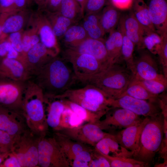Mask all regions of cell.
<instances>
[{"mask_svg":"<svg viewBox=\"0 0 167 167\" xmlns=\"http://www.w3.org/2000/svg\"><path fill=\"white\" fill-rule=\"evenodd\" d=\"M32 78L47 99L62 94L70 89L77 79L66 60L58 56L36 71L32 76Z\"/></svg>","mask_w":167,"mask_h":167,"instance_id":"obj_1","label":"cell"},{"mask_svg":"<svg viewBox=\"0 0 167 167\" xmlns=\"http://www.w3.org/2000/svg\"><path fill=\"white\" fill-rule=\"evenodd\" d=\"M45 103V98L41 88L32 79L27 81L22 114L28 129L40 137L46 136L48 128Z\"/></svg>","mask_w":167,"mask_h":167,"instance_id":"obj_2","label":"cell"},{"mask_svg":"<svg viewBox=\"0 0 167 167\" xmlns=\"http://www.w3.org/2000/svg\"><path fill=\"white\" fill-rule=\"evenodd\" d=\"M164 117L162 112L149 117L142 131L132 158L149 165L158 152L164 137Z\"/></svg>","mask_w":167,"mask_h":167,"instance_id":"obj_3","label":"cell"},{"mask_svg":"<svg viewBox=\"0 0 167 167\" xmlns=\"http://www.w3.org/2000/svg\"><path fill=\"white\" fill-rule=\"evenodd\" d=\"M133 79L132 72L122 62L113 64L102 71L91 84L109 98L116 99L125 91Z\"/></svg>","mask_w":167,"mask_h":167,"instance_id":"obj_4","label":"cell"},{"mask_svg":"<svg viewBox=\"0 0 167 167\" xmlns=\"http://www.w3.org/2000/svg\"><path fill=\"white\" fill-rule=\"evenodd\" d=\"M54 99H66L76 103L92 112L105 115L111 108L109 98L100 89L87 84L79 89H70Z\"/></svg>","mask_w":167,"mask_h":167,"instance_id":"obj_5","label":"cell"},{"mask_svg":"<svg viewBox=\"0 0 167 167\" xmlns=\"http://www.w3.org/2000/svg\"><path fill=\"white\" fill-rule=\"evenodd\" d=\"M64 58L71 64L77 79L84 84H91L102 71L106 68L93 56L80 54L67 48Z\"/></svg>","mask_w":167,"mask_h":167,"instance_id":"obj_6","label":"cell"},{"mask_svg":"<svg viewBox=\"0 0 167 167\" xmlns=\"http://www.w3.org/2000/svg\"><path fill=\"white\" fill-rule=\"evenodd\" d=\"M41 137L28 128L15 139L11 152L21 167L39 166L38 145Z\"/></svg>","mask_w":167,"mask_h":167,"instance_id":"obj_7","label":"cell"},{"mask_svg":"<svg viewBox=\"0 0 167 167\" xmlns=\"http://www.w3.org/2000/svg\"><path fill=\"white\" fill-rule=\"evenodd\" d=\"M38 165L70 167L69 162L54 138L41 137L38 145Z\"/></svg>","mask_w":167,"mask_h":167,"instance_id":"obj_8","label":"cell"},{"mask_svg":"<svg viewBox=\"0 0 167 167\" xmlns=\"http://www.w3.org/2000/svg\"><path fill=\"white\" fill-rule=\"evenodd\" d=\"M138 50L139 55L134 58L133 79L154 80L167 84V78L160 71L153 55L145 49Z\"/></svg>","mask_w":167,"mask_h":167,"instance_id":"obj_9","label":"cell"},{"mask_svg":"<svg viewBox=\"0 0 167 167\" xmlns=\"http://www.w3.org/2000/svg\"><path fill=\"white\" fill-rule=\"evenodd\" d=\"M109 104L111 107H119L130 110L140 116L152 117L161 112L158 97L155 101L137 99L124 96L116 99L109 98Z\"/></svg>","mask_w":167,"mask_h":167,"instance_id":"obj_10","label":"cell"},{"mask_svg":"<svg viewBox=\"0 0 167 167\" xmlns=\"http://www.w3.org/2000/svg\"><path fill=\"white\" fill-rule=\"evenodd\" d=\"M26 82L0 78V106L22 114Z\"/></svg>","mask_w":167,"mask_h":167,"instance_id":"obj_11","label":"cell"},{"mask_svg":"<svg viewBox=\"0 0 167 167\" xmlns=\"http://www.w3.org/2000/svg\"><path fill=\"white\" fill-rule=\"evenodd\" d=\"M105 115L104 119L95 123L102 130L123 129L143 119L129 110L119 107H111Z\"/></svg>","mask_w":167,"mask_h":167,"instance_id":"obj_12","label":"cell"},{"mask_svg":"<svg viewBox=\"0 0 167 167\" xmlns=\"http://www.w3.org/2000/svg\"><path fill=\"white\" fill-rule=\"evenodd\" d=\"M28 24L36 30L40 42L55 56L60 52L57 38L43 10L33 12Z\"/></svg>","mask_w":167,"mask_h":167,"instance_id":"obj_13","label":"cell"},{"mask_svg":"<svg viewBox=\"0 0 167 167\" xmlns=\"http://www.w3.org/2000/svg\"><path fill=\"white\" fill-rule=\"evenodd\" d=\"M58 132L74 140L93 147L108 133L104 132L96 124L89 122L65 128Z\"/></svg>","mask_w":167,"mask_h":167,"instance_id":"obj_14","label":"cell"},{"mask_svg":"<svg viewBox=\"0 0 167 167\" xmlns=\"http://www.w3.org/2000/svg\"><path fill=\"white\" fill-rule=\"evenodd\" d=\"M28 128L21 113L0 106V130L15 139Z\"/></svg>","mask_w":167,"mask_h":167,"instance_id":"obj_15","label":"cell"},{"mask_svg":"<svg viewBox=\"0 0 167 167\" xmlns=\"http://www.w3.org/2000/svg\"><path fill=\"white\" fill-rule=\"evenodd\" d=\"M67 48L79 53L93 56L106 68L112 65L109 59L104 39L88 37L78 45Z\"/></svg>","mask_w":167,"mask_h":167,"instance_id":"obj_16","label":"cell"},{"mask_svg":"<svg viewBox=\"0 0 167 167\" xmlns=\"http://www.w3.org/2000/svg\"><path fill=\"white\" fill-rule=\"evenodd\" d=\"M40 42L34 45L23 57L22 61L31 76L41 67L56 57Z\"/></svg>","mask_w":167,"mask_h":167,"instance_id":"obj_17","label":"cell"},{"mask_svg":"<svg viewBox=\"0 0 167 167\" xmlns=\"http://www.w3.org/2000/svg\"><path fill=\"white\" fill-rule=\"evenodd\" d=\"M0 78L26 82L30 79L31 76L22 62L5 57L0 60Z\"/></svg>","mask_w":167,"mask_h":167,"instance_id":"obj_18","label":"cell"},{"mask_svg":"<svg viewBox=\"0 0 167 167\" xmlns=\"http://www.w3.org/2000/svg\"><path fill=\"white\" fill-rule=\"evenodd\" d=\"M149 16L156 32L161 36L167 35V0H149Z\"/></svg>","mask_w":167,"mask_h":167,"instance_id":"obj_19","label":"cell"},{"mask_svg":"<svg viewBox=\"0 0 167 167\" xmlns=\"http://www.w3.org/2000/svg\"><path fill=\"white\" fill-rule=\"evenodd\" d=\"M149 117H145L140 122L113 134L116 140L122 147L134 153L137 149L141 132Z\"/></svg>","mask_w":167,"mask_h":167,"instance_id":"obj_20","label":"cell"},{"mask_svg":"<svg viewBox=\"0 0 167 167\" xmlns=\"http://www.w3.org/2000/svg\"><path fill=\"white\" fill-rule=\"evenodd\" d=\"M94 147V149L99 153L112 157L132 158L133 154L122 147L113 134L109 133Z\"/></svg>","mask_w":167,"mask_h":167,"instance_id":"obj_21","label":"cell"},{"mask_svg":"<svg viewBox=\"0 0 167 167\" xmlns=\"http://www.w3.org/2000/svg\"><path fill=\"white\" fill-rule=\"evenodd\" d=\"M33 12L26 9L10 13L2 24L1 36H6L11 33L23 30L27 26Z\"/></svg>","mask_w":167,"mask_h":167,"instance_id":"obj_22","label":"cell"},{"mask_svg":"<svg viewBox=\"0 0 167 167\" xmlns=\"http://www.w3.org/2000/svg\"><path fill=\"white\" fill-rule=\"evenodd\" d=\"M121 18L126 35L137 46L138 50L141 49L144 28L136 19L132 10L128 14L121 16Z\"/></svg>","mask_w":167,"mask_h":167,"instance_id":"obj_23","label":"cell"},{"mask_svg":"<svg viewBox=\"0 0 167 167\" xmlns=\"http://www.w3.org/2000/svg\"><path fill=\"white\" fill-rule=\"evenodd\" d=\"M53 137L61 147L71 166L75 157L79 152L90 149L84 144L74 140L59 132H55Z\"/></svg>","mask_w":167,"mask_h":167,"instance_id":"obj_24","label":"cell"},{"mask_svg":"<svg viewBox=\"0 0 167 167\" xmlns=\"http://www.w3.org/2000/svg\"><path fill=\"white\" fill-rule=\"evenodd\" d=\"M105 44L111 64L121 62L122 35L118 28L109 33Z\"/></svg>","mask_w":167,"mask_h":167,"instance_id":"obj_25","label":"cell"},{"mask_svg":"<svg viewBox=\"0 0 167 167\" xmlns=\"http://www.w3.org/2000/svg\"><path fill=\"white\" fill-rule=\"evenodd\" d=\"M121 15L119 10L110 4L106 6L100 14L101 26L105 33H110L118 25Z\"/></svg>","mask_w":167,"mask_h":167,"instance_id":"obj_26","label":"cell"},{"mask_svg":"<svg viewBox=\"0 0 167 167\" xmlns=\"http://www.w3.org/2000/svg\"><path fill=\"white\" fill-rule=\"evenodd\" d=\"M44 11L57 38H62L68 29L76 24L58 12H50Z\"/></svg>","mask_w":167,"mask_h":167,"instance_id":"obj_27","label":"cell"},{"mask_svg":"<svg viewBox=\"0 0 167 167\" xmlns=\"http://www.w3.org/2000/svg\"><path fill=\"white\" fill-rule=\"evenodd\" d=\"M118 28L122 35V46L121 51L122 61H123L127 68L132 74L134 70L133 53L135 45L126 35L123 28L122 19L120 18L118 24Z\"/></svg>","mask_w":167,"mask_h":167,"instance_id":"obj_28","label":"cell"},{"mask_svg":"<svg viewBox=\"0 0 167 167\" xmlns=\"http://www.w3.org/2000/svg\"><path fill=\"white\" fill-rule=\"evenodd\" d=\"M50 99L53 100L49 102L45 98L46 102L48 104V113L46 115L47 124L48 127L59 131L60 130V119L65 106L61 99Z\"/></svg>","mask_w":167,"mask_h":167,"instance_id":"obj_29","label":"cell"},{"mask_svg":"<svg viewBox=\"0 0 167 167\" xmlns=\"http://www.w3.org/2000/svg\"><path fill=\"white\" fill-rule=\"evenodd\" d=\"M98 13L87 14L84 18L81 25L89 38L103 39L105 33L101 26Z\"/></svg>","mask_w":167,"mask_h":167,"instance_id":"obj_30","label":"cell"},{"mask_svg":"<svg viewBox=\"0 0 167 167\" xmlns=\"http://www.w3.org/2000/svg\"><path fill=\"white\" fill-rule=\"evenodd\" d=\"M131 9L135 17L144 29L156 32L150 19L148 5L143 0H134Z\"/></svg>","mask_w":167,"mask_h":167,"instance_id":"obj_31","label":"cell"},{"mask_svg":"<svg viewBox=\"0 0 167 167\" xmlns=\"http://www.w3.org/2000/svg\"><path fill=\"white\" fill-rule=\"evenodd\" d=\"M57 12L76 23L83 17L84 13L76 0H62Z\"/></svg>","mask_w":167,"mask_h":167,"instance_id":"obj_32","label":"cell"},{"mask_svg":"<svg viewBox=\"0 0 167 167\" xmlns=\"http://www.w3.org/2000/svg\"><path fill=\"white\" fill-rule=\"evenodd\" d=\"M88 37L82 25L75 24L68 29L62 38L66 47L70 48L78 45Z\"/></svg>","mask_w":167,"mask_h":167,"instance_id":"obj_33","label":"cell"},{"mask_svg":"<svg viewBox=\"0 0 167 167\" xmlns=\"http://www.w3.org/2000/svg\"><path fill=\"white\" fill-rule=\"evenodd\" d=\"M61 99L65 105L76 114L84 122L96 123L104 115L94 113L79 105L66 99Z\"/></svg>","mask_w":167,"mask_h":167,"instance_id":"obj_34","label":"cell"},{"mask_svg":"<svg viewBox=\"0 0 167 167\" xmlns=\"http://www.w3.org/2000/svg\"><path fill=\"white\" fill-rule=\"evenodd\" d=\"M162 42V36L156 32L144 29L141 49H146L153 55H157Z\"/></svg>","mask_w":167,"mask_h":167,"instance_id":"obj_35","label":"cell"},{"mask_svg":"<svg viewBox=\"0 0 167 167\" xmlns=\"http://www.w3.org/2000/svg\"><path fill=\"white\" fill-rule=\"evenodd\" d=\"M158 95L152 94L141 85L132 81L125 91L119 98L128 96L139 99L155 101L157 99Z\"/></svg>","mask_w":167,"mask_h":167,"instance_id":"obj_36","label":"cell"},{"mask_svg":"<svg viewBox=\"0 0 167 167\" xmlns=\"http://www.w3.org/2000/svg\"><path fill=\"white\" fill-rule=\"evenodd\" d=\"M100 154L107 160L111 167H146L149 165L132 158L112 157Z\"/></svg>","mask_w":167,"mask_h":167,"instance_id":"obj_37","label":"cell"},{"mask_svg":"<svg viewBox=\"0 0 167 167\" xmlns=\"http://www.w3.org/2000/svg\"><path fill=\"white\" fill-rule=\"evenodd\" d=\"M132 82L139 84L150 93L158 95L167 89V84L154 80L133 79Z\"/></svg>","mask_w":167,"mask_h":167,"instance_id":"obj_38","label":"cell"},{"mask_svg":"<svg viewBox=\"0 0 167 167\" xmlns=\"http://www.w3.org/2000/svg\"><path fill=\"white\" fill-rule=\"evenodd\" d=\"M93 149H89L82 151L75 157L72 161L71 166L72 167H88L92 158Z\"/></svg>","mask_w":167,"mask_h":167,"instance_id":"obj_39","label":"cell"},{"mask_svg":"<svg viewBox=\"0 0 167 167\" xmlns=\"http://www.w3.org/2000/svg\"><path fill=\"white\" fill-rule=\"evenodd\" d=\"M14 141L8 134L0 130V152L5 154L11 152Z\"/></svg>","mask_w":167,"mask_h":167,"instance_id":"obj_40","label":"cell"},{"mask_svg":"<svg viewBox=\"0 0 167 167\" xmlns=\"http://www.w3.org/2000/svg\"><path fill=\"white\" fill-rule=\"evenodd\" d=\"M162 45L157 55L161 65L163 74L167 78V35L163 36Z\"/></svg>","mask_w":167,"mask_h":167,"instance_id":"obj_41","label":"cell"},{"mask_svg":"<svg viewBox=\"0 0 167 167\" xmlns=\"http://www.w3.org/2000/svg\"><path fill=\"white\" fill-rule=\"evenodd\" d=\"M23 32L22 30L11 33L8 35L7 39L12 47L20 54L21 57L23 53L22 40Z\"/></svg>","mask_w":167,"mask_h":167,"instance_id":"obj_42","label":"cell"},{"mask_svg":"<svg viewBox=\"0 0 167 167\" xmlns=\"http://www.w3.org/2000/svg\"><path fill=\"white\" fill-rule=\"evenodd\" d=\"M107 160L102 155L97 152L94 149L92 152V159L88 167H110Z\"/></svg>","mask_w":167,"mask_h":167,"instance_id":"obj_43","label":"cell"},{"mask_svg":"<svg viewBox=\"0 0 167 167\" xmlns=\"http://www.w3.org/2000/svg\"><path fill=\"white\" fill-rule=\"evenodd\" d=\"M106 0H88L84 12L86 14L98 13L105 6Z\"/></svg>","mask_w":167,"mask_h":167,"instance_id":"obj_44","label":"cell"},{"mask_svg":"<svg viewBox=\"0 0 167 167\" xmlns=\"http://www.w3.org/2000/svg\"><path fill=\"white\" fill-rule=\"evenodd\" d=\"M73 112V111L71 109L65 106V108L62 113L60 119V131L65 128L71 127L70 121Z\"/></svg>","mask_w":167,"mask_h":167,"instance_id":"obj_45","label":"cell"},{"mask_svg":"<svg viewBox=\"0 0 167 167\" xmlns=\"http://www.w3.org/2000/svg\"><path fill=\"white\" fill-rule=\"evenodd\" d=\"M110 4L118 10H126L131 9L134 0H109Z\"/></svg>","mask_w":167,"mask_h":167,"instance_id":"obj_46","label":"cell"},{"mask_svg":"<svg viewBox=\"0 0 167 167\" xmlns=\"http://www.w3.org/2000/svg\"><path fill=\"white\" fill-rule=\"evenodd\" d=\"M0 167H21L16 156L10 152L7 155Z\"/></svg>","mask_w":167,"mask_h":167,"instance_id":"obj_47","label":"cell"},{"mask_svg":"<svg viewBox=\"0 0 167 167\" xmlns=\"http://www.w3.org/2000/svg\"><path fill=\"white\" fill-rule=\"evenodd\" d=\"M23 53L22 59L27 52L32 47L29 31L27 29L23 32L22 36ZM23 62V61H22Z\"/></svg>","mask_w":167,"mask_h":167,"instance_id":"obj_48","label":"cell"},{"mask_svg":"<svg viewBox=\"0 0 167 167\" xmlns=\"http://www.w3.org/2000/svg\"><path fill=\"white\" fill-rule=\"evenodd\" d=\"M15 0H0V13H11L14 11Z\"/></svg>","mask_w":167,"mask_h":167,"instance_id":"obj_49","label":"cell"},{"mask_svg":"<svg viewBox=\"0 0 167 167\" xmlns=\"http://www.w3.org/2000/svg\"><path fill=\"white\" fill-rule=\"evenodd\" d=\"M62 0H48L43 10L50 12H57Z\"/></svg>","mask_w":167,"mask_h":167,"instance_id":"obj_50","label":"cell"},{"mask_svg":"<svg viewBox=\"0 0 167 167\" xmlns=\"http://www.w3.org/2000/svg\"><path fill=\"white\" fill-rule=\"evenodd\" d=\"M6 37H0V58L6 57L10 42Z\"/></svg>","mask_w":167,"mask_h":167,"instance_id":"obj_51","label":"cell"},{"mask_svg":"<svg viewBox=\"0 0 167 167\" xmlns=\"http://www.w3.org/2000/svg\"><path fill=\"white\" fill-rule=\"evenodd\" d=\"M10 13H0V36L2 34V27L3 23Z\"/></svg>","mask_w":167,"mask_h":167,"instance_id":"obj_52","label":"cell"},{"mask_svg":"<svg viewBox=\"0 0 167 167\" xmlns=\"http://www.w3.org/2000/svg\"><path fill=\"white\" fill-rule=\"evenodd\" d=\"M36 3L39 7L38 9L43 10L48 0H31Z\"/></svg>","mask_w":167,"mask_h":167,"instance_id":"obj_53","label":"cell"},{"mask_svg":"<svg viewBox=\"0 0 167 167\" xmlns=\"http://www.w3.org/2000/svg\"><path fill=\"white\" fill-rule=\"evenodd\" d=\"M79 4L83 12L84 13L85 9L88 0H76Z\"/></svg>","mask_w":167,"mask_h":167,"instance_id":"obj_54","label":"cell"},{"mask_svg":"<svg viewBox=\"0 0 167 167\" xmlns=\"http://www.w3.org/2000/svg\"><path fill=\"white\" fill-rule=\"evenodd\" d=\"M8 154H3L0 152V166L1 165L3 161L4 160V159L6 157Z\"/></svg>","mask_w":167,"mask_h":167,"instance_id":"obj_55","label":"cell"},{"mask_svg":"<svg viewBox=\"0 0 167 167\" xmlns=\"http://www.w3.org/2000/svg\"><path fill=\"white\" fill-rule=\"evenodd\" d=\"M1 58H0V60Z\"/></svg>","mask_w":167,"mask_h":167,"instance_id":"obj_56","label":"cell"}]
</instances>
